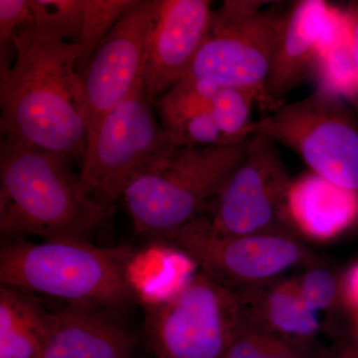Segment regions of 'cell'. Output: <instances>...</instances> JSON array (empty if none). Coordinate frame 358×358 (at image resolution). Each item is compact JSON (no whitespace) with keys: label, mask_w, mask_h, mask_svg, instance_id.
Instances as JSON below:
<instances>
[{"label":"cell","mask_w":358,"mask_h":358,"mask_svg":"<svg viewBox=\"0 0 358 358\" xmlns=\"http://www.w3.org/2000/svg\"><path fill=\"white\" fill-rule=\"evenodd\" d=\"M14 57L0 70L3 140L83 164L88 122L77 70L79 44L45 36L30 23L14 35Z\"/></svg>","instance_id":"cell-1"},{"label":"cell","mask_w":358,"mask_h":358,"mask_svg":"<svg viewBox=\"0 0 358 358\" xmlns=\"http://www.w3.org/2000/svg\"><path fill=\"white\" fill-rule=\"evenodd\" d=\"M70 164L65 157L1 138L2 235L86 239L112 213L90 194Z\"/></svg>","instance_id":"cell-2"},{"label":"cell","mask_w":358,"mask_h":358,"mask_svg":"<svg viewBox=\"0 0 358 358\" xmlns=\"http://www.w3.org/2000/svg\"><path fill=\"white\" fill-rule=\"evenodd\" d=\"M128 245L98 247L86 239L24 240L0 249V282L27 294H42L70 305L119 308L136 298Z\"/></svg>","instance_id":"cell-3"},{"label":"cell","mask_w":358,"mask_h":358,"mask_svg":"<svg viewBox=\"0 0 358 358\" xmlns=\"http://www.w3.org/2000/svg\"><path fill=\"white\" fill-rule=\"evenodd\" d=\"M253 136L230 145L176 148L145 167L122 196L136 229L159 237L200 217L244 159Z\"/></svg>","instance_id":"cell-4"},{"label":"cell","mask_w":358,"mask_h":358,"mask_svg":"<svg viewBox=\"0 0 358 358\" xmlns=\"http://www.w3.org/2000/svg\"><path fill=\"white\" fill-rule=\"evenodd\" d=\"M257 134L286 145L320 178L358 192V117L336 90L320 84L306 98L251 122L244 134Z\"/></svg>","instance_id":"cell-5"},{"label":"cell","mask_w":358,"mask_h":358,"mask_svg":"<svg viewBox=\"0 0 358 358\" xmlns=\"http://www.w3.org/2000/svg\"><path fill=\"white\" fill-rule=\"evenodd\" d=\"M266 1L227 0L212 13L210 27L185 78L251 92L270 109L266 82L286 11Z\"/></svg>","instance_id":"cell-6"},{"label":"cell","mask_w":358,"mask_h":358,"mask_svg":"<svg viewBox=\"0 0 358 358\" xmlns=\"http://www.w3.org/2000/svg\"><path fill=\"white\" fill-rule=\"evenodd\" d=\"M243 324L235 292L202 271L145 313L148 343L157 358H222Z\"/></svg>","instance_id":"cell-7"},{"label":"cell","mask_w":358,"mask_h":358,"mask_svg":"<svg viewBox=\"0 0 358 358\" xmlns=\"http://www.w3.org/2000/svg\"><path fill=\"white\" fill-rule=\"evenodd\" d=\"M174 148L143 82L90 134L80 178L96 201L113 208L136 176Z\"/></svg>","instance_id":"cell-8"},{"label":"cell","mask_w":358,"mask_h":358,"mask_svg":"<svg viewBox=\"0 0 358 358\" xmlns=\"http://www.w3.org/2000/svg\"><path fill=\"white\" fill-rule=\"evenodd\" d=\"M159 238L233 292L275 281L289 268L313 262L312 254L293 233L225 236L212 232L203 217Z\"/></svg>","instance_id":"cell-9"},{"label":"cell","mask_w":358,"mask_h":358,"mask_svg":"<svg viewBox=\"0 0 358 358\" xmlns=\"http://www.w3.org/2000/svg\"><path fill=\"white\" fill-rule=\"evenodd\" d=\"M293 180L277 143L254 134L245 155L215 199L212 232L225 236L291 232L288 200Z\"/></svg>","instance_id":"cell-10"},{"label":"cell","mask_w":358,"mask_h":358,"mask_svg":"<svg viewBox=\"0 0 358 358\" xmlns=\"http://www.w3.org/2000/svg\"><path fill=\"white\" fill-rule=\"evenodd\" d=\"M155 0H134L82 72L88 138L103 117L143 82Z\"/></svg>","instance_id":"cell-11"},{"label":"cell","mask_w":358,"mask_h":358,"mask_svg":"<svg viewBox=\"0 0 358 358\" xmlns=\"http://www.w3.org/2000/svg\"><path fill=\"white\" fill-rule=\"evenodd\" d=\"M208 0H155L143 82L155 102L185 77L210 27Z\"/></svg>","instance_id":"cell-12"},{"label":"cell","mask_w":358,"mask_h":358,"mask_svg":"<svg viewBox=\"0 0 358 358\" xmlns=\"http://www.w3.org/2000/svg\"><path fill=\"white\" fill-rule=\"evenodd\" d=\"M345 14L324 0H301L286 11L266 82L271 110L317 69L324 47L341 29Z\"/></svg>","instance_id":"cell-13"},{"label":"cell","mask_w":358,"mask_h":358,"mask_svg":"<svg viewBox=\"0 0 358 358\" xmlns=\"http://www.w3.org/2000/svg\"><path fill=\"white\" fill-rule=\"evenodd\" d=\"M134 339L100 307L69 305L47 315L40 358H129Z\"/></svg>","instance_id":"cell-14"},{"label":"cell","mask_w":358,"mask_h":358,"mask_svg":"<svg viewBox=\"0 0 358 358\" xmlns=\"http://www.w3.org/2000/svg\"><path fill=\"white\" fill-rule=\"evenodd\" d=\"M247 327L263 333L313 345L322 329L319 313L307 308L296 281H275L235 292Z\"/></svg>","instance_id":"cell-15"},{"label":"cell","mask_w":358,"mask_h":358,"mask_svg":"<svg viewBox=\"0 0 358 358\" xmlns=\"http://www.w3.org/2000/svg\"><path fill=\"white\" fill-rule=\"evenodd\" d=\"M288 212L293 228L306 236L324 241L355 222L358 192L338 187L310 171L293 180Z\"/></svg>","instance_id":"cell-16"},{"label":"cell","mask_w":358,"mask_h":358,"mask_svg":"<svg viewBox=\"0 0 358 358\" xmlns=\"http://www.w3.org/2000/svg\"><path fill=\"white\" fill-rule=\"evenodd\" d=\"M47 315L30 294L0 287V358H40Z\"/></svg>","instance_id":"cell-17"},{"label":"cell","mask_w":358,"mask_h":358,"mask_svg":"<svg viewBox=\"0 0 358 358\" xmlns=\"http://www.w3.org/2000/svg\"><path fill=\"white\" fill-rule=\"evenodd\" d=\"M315 346L256 331L243 324L222 358H329Z\"/></svg>","instance_id":"cell-18"},{"label":"cell","mask_w":358,"mask_h":358,"mask_svg":"<svg viewBox=\"0 0 358 358\" xmlns=\"http://www.w3.org/2000/svg\"><path fill=\"white\" fill-rule=\"evenodd\" d=\"M30 24L45 36L79 43L84 0H30Z\"/></svg>","instance_id":"cell-19"},{"label":"cell","mask_w":358,"mask_h":358,"mask_svg":"<svg viewBox=\"0 0 358 358\" xmlns=\"http://www.w3.org/2000/svg\"><path fill=\"white\" fill-rule=\"evenodd\" d=\"M134 2V0H84L83 23L78 43L82 49L77 64L80 75L99 45Z\"/></svg>","instance_id":"cell-20"},{"label":"cell","mask_w":358,"mask_h":358,"mask_svg":"<svg viewBox=\"0 0 358 358\" xmlns=\"http://www.w3.org/2000/svg\"><path fill=\"white\" fill-rule=\"evenodd\" d=\"M257 103L251 92L228 87H219L212 103L213 115L223 134L234 143L250 138L244 134L251 124L252 107Z\"/></svg>","instance_id":"cell-21"},{"label":"cell","mask_w":358,"mask_h":358,"mask_svg":"<svg viewBox=\"0 0 358 358\" xmlns=\"http://www.w3.org/2000/svg\"><path fill=\"white\" fill-rule=\"evenodd\" d=\"M299 293L308 308L319 313L333 307L338 300L341 288L336 275L329 268H310L299 281Z\"/></svg>","instance_id":"cell-22"},{"label":"cell","mask_w":358,"mask_h":358,"mask_svg":"<svg viewBox=\"0 0 358 358\" xmlns=\"http://www.w3.org/2000/svg\"><path fill=\"white\" fill-rule=\"evenodd\" d=\"M30 0H0V68H7L14 57L13 38L31 22Z\"/></svg>","instance_id":"cell-23"},{"label":"cell","mask_w":358,"mask_h":358,"mask_svg":"<svg viewBox=\"0 0 358 358\" xmlns=\"http://www.w3.org/2000/svg\"><path fill=\"white\" fill-rule=\"evenodd\" d=\"M345 16L350 46H352L353 60H355L358 77V1H352L348 3ZM348 103L358 117V92L357 96Z\"/></svg>","instance_id":"cell-24"},{"label":"cell","mask_w":358,"mask_h":358,"mask_svg":"<svg viewBox=\"0 0 358 358\" xmlns=\"http://www.w3.org/2000/svg\"><path fill=\"white\" fill-rule=\"evenodd\" d=\"M343 292L348 305L358 310V265L346 275Z\"/></svg>","instance_id":"cell-25"},{"label":"cell","mask_w":358,"mask_h":358,"mask_svg":"<svg viewBox=\"0 0 358 358\" xmlns=\"http://www.w3.org/2000/svg\"><path fill=\"white\" fill-rule=\"evenodd\" d=\"M329 358H353L352 346H348L339 350L336 355H329Z\"/></svg>","instance_id":"cell-26"},{"label":"cell","mask_w":358,"mask_h":358,"mask_svg":"<svg viewBox=\"0 0 358 358\" xmlns=\"http://www.w3.org/2000/svg\"><path fill=\"white\" fill-rule=\"evenodd\" d=\"M353 358H358V345L352 346Z\"/></svg>","instance_id":"cell-27"},{"label":"cell","mask_w":358,"mask_h":358,"mask_svg":"<svg viewBox=\"0 0 358 358\" xmlns=\"http://www.w3.org/2000/svg\"><path fill=\"white\" fill-rule=\"evenodd\" d=\"M357 329H358V326H357Z\"/></svg>","instance_id":"cell-28"}]
</instances>
